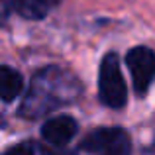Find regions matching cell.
I'll list each match as a JSON object with an SVG mask.
<instances>
[{
  "label": "cell",
  "instance_id": "cell-1",
  "mask_svg": "<svg viewBox=\"0 0 155 155\" xmlns=\"http://www.w3.org/2000/svg\"><path fill=\"white\" fill-rule=\"evenodd\" d=\"M83 92L81 81L71 71L57 65L43 67L31 77L30 88L20 106V116L38 120L61 106L73 104Z\"/></svg>",
  "mask_w": 155,
  "mask_h": 155
},
{
  "label": "cell",
  "instance_id": "cell-2",
  "mask_svg": "<svg viewBox=\"0 0 155 155\" xmlns=\"http://www.w3.org/2000/svg\"><path fill=\"white\" fill-rule=\"evenodd\" d=\"M98 96L102 104L110 108H122L128 100L124 75L120 69V59L116 53H108L100 63L98 71Z\"/></svg>",
  "mask_w": 155,
  "mask_h": 155
},
{
  "label": "cell",
  "instance_id": "cell-3",
  "mask_svg": "<svg viewBox=\"0 0 155 155\" xmlns=\"http://www.w3.org/2000/svg\"><path fill=\"white\" fill-rule=\"evenodd\" d=\"M81 149L91 155H132V140L122 128H98L83 140Z\"/></svg>",
  "mask_w": 155,
  "mask_h": 155
},
{
  "label": "cell",
  "instance_id": "cell-4",
  "mask_svg": "<svg viewBox=\"0 0 155 155\" xmlns=\"http://www.w3.org/2000/svg\"><path fill=\"white\" fill-rule=\"evenodd\" d=\"M126 61L132 73L134 88L140 96H143L155 81V51L143 45L134 47L126 55Z\"/></svg>",
  "mask_w": 155,
  "mask_h": 155
},
{
  "label": "cell",
  "instance_id": "cell-5",
  "mask_svg": "<svg viewBox=\"0 0 155 155\" xmlns=\"http://www.w3.org/2000/svg\"><path fill=\"white\" fill-rule=\"evenodd\" d=\"M77 130H79V126L71 116H57L43 124L41 136L47 143L55 145V147H63L75 137Z\"/></svg>",
  "mask_w": 155,
  "mask_h": 155
},
{
  "label": "cell",
  "instance_id": "cell-6",
  "mask_svg": "<svg viewBox=\"0 0 155 155\" xmlns=\"http://www.w3.org/2000/svg\"><path fill=\"white\" fill-rule=\"evenodd\" d=\"M0 4L28 20H41L49 10L45 0H0Z\"/></svg>",
  "mask_w": 155,
  "mask_h": 155
},
{
  "label": "cell",
  "instance_id": "cell-7",
  "mask_svg": "<svg viewBox=\"0 0 155 155\" xmlns=\"http://www.w3.org/2000/svg\"><path fill=\"white\" fill-rule=\"evenodd\" d=\"M24 88V81L16 69L0 65V98L4 102H12L20 96Z\"/></svg>",
  "mask_w": 155,
  "mask_h": 155
},
{
  "label": "cell",
  "instance_id": "cell-8",
  "mask_svg": "<svg viewBox=\"0 0 155 155\" xmlns=\"http://www.w3.org/2000/svg\"><path fill=\"white\" fill-rule=\"evenodd\" d=\"M6 155H49V151L38 141H24L12 147Z\"/></svg>",
  "mask_w": 155,
  "mask_h": 155
},
{
  "label": "cell",
  "instance_id": "cell-9",
  "mask_svg": "<svg viewBox=\"0 0 155 155\" xmlns=\"http://www.w3.org/2000/svg\"><path fill=\"white\" fill-rule=\"evenodd\" d=\"M45 2H47V4H49V6H51V4H57V2H59V0H45Z\"/></svg>",
  "mask_w": 155,
  "mask_h": 155
}]
</instances>
